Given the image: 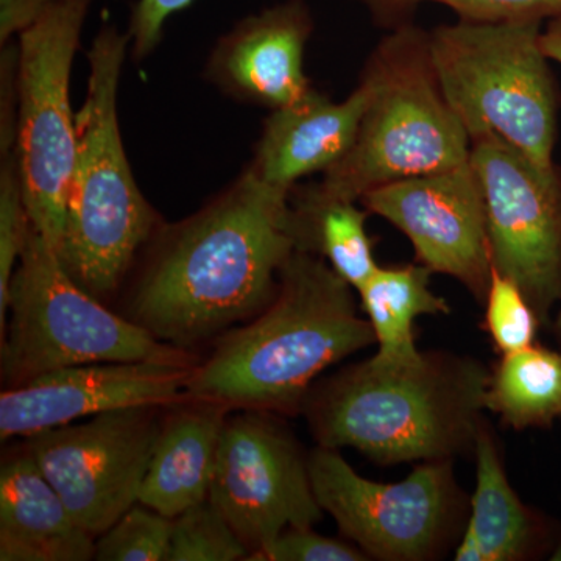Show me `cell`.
Instances as JSON below:
<instances>
[{"label": "cell", "instance_id": "cell-1", "mask_svg": "<svg viewBox=\"0 0 561 561\" xmlns=\"http://www.w3.org/2000/svg\"><path fill=\"white\" fill-rule=\"evenodd\" d=\"M290 192L243 169L197 213L162 221L136 260L127 319L187 350L257 316L297 251Z\"/></svg>", "mask_w": 561, "mask_h": 561}, {"label": "cell", "instance_id": "cell-2", "mask_svg": "<svg viewBox=\"0 0 561 561\" xmlns=\"http://www.w3.org/2000/svg\"><path fill=\"white\" fill-rule=\"evenodd\" d=\"M353 287L316 254L295 251L271 302L220 335L184 397L228 411L302 412L321 373L376 343Z\"/></svg>", "mask_w": 561, "mask_h": 561}, {"label": "cell", "instance_id": "cell-3", "mask_svg": "<svg viewBox=\"0 0 561 561\" xmlns=\"http://www.w3.org/2000/svg\"><path fill=\"white\" fill-rule=\"evenodd\" d=\"M489 379L482 362L449 351L373 356L317 382L302 412L323 448H353L379 465L453 460L474 449Z\"/></svg>", "mask_w": 561, "mask_h": 561}, {"label": "cell", "instance_id": "cell-4", "mask_svg": "<svg viewBox=\"0 0 561 561\" xmlns=\"http://www.w3.org/2000/svg\"><path fill=\"white\" fill-rule=\"evenodd\" d=\"M128 54V33L111 24L88 50L87 99L77 113L76 161L57 250L69 275L102 301L128 278L162 224L136 183L122 140L117 101Z\"/></svg>", "mask_w": 561, "mask_h": 561}, {"label": "cell", "instance_id": "cell-5", "mask_svg": "<svg viewBox=\"0 0 561 561\" xmlns=\"http://www.w3.org/2000/svg\"><path fill=\"white\" fill-rule=\"evenodd\" d=\"M360 77L370 84V101L353 147L319 181L324 191L359 202L383 184L470 161V136L432 65L430 32L394 28L373 49Z\"/></svg>", "mask_w": 561, "mask_h": 561}, {"label": "cell", "instance_id": "cell-6", "mask_svg": "<svg viewBox=\"0 0 561 561\" xmlns=\"http://www.w3.org/2000/svg\"><path fill=\"white\" fill-rule=\"evenodd\" d=\"M545 21L459 20L430 31L432 65L471 140L496 136L556 168L559 91L541 47Z\"/></svg>", "mask_w": 561, "mask_h": 561}, {"label": "cell", "instance_id": "cell-7", "mask_svg": "<svg viewBox=\"0 0 561 561\" xmlns=\"http://www.w3.org/2000/svg\"><path fill=\"white\" fill-rule=\"evenodd\" d=\"M9 312L0 346L7 389L76 365L144 360L192 364L186 350L158 341L84 290L35 228L11 278Z\"/></svg>", "mask_w": 561, "mask_h": 561}, {"label": "cell", "instance_id": "cell-8", "mask_svg": "<svg viewBox=\"0 0 561 561\" xmlns=\"http://www.w3.org/2000/svg\"><path fill=\"white\" fill-rule=\"evenodd\" d=\"M94 0H57L18 36V140L33 228L60 247L77 150L70 72Z\"/></svg>", "mask_w": 561, "mask_h": 561}, {"label": "cell", "instance_id": "cell-9", "mask_svg": "<svg viewBox=\"0 0 561 561\" xmlns=\"http://www.w3.org/2000/svg\"><path fill=\"white\" fill-rule=\"evenodd\" d=\"M309 471L320 507L370 560H435L463 518L453 460L420 461L408 478L383 483L354 471L339 449L319 446Z\"/></svg>", "mask_w": 561, "mask_h": 561}, {"label": "cell", "instance_id": "cell-10", "mask_svg": "<svg viewBox=\"0 0 561 561\" xmlns=\"http://www.w3.org/2000/svg\"><path fill=\"white\" fill-rule=\"evenodd\" d=\"M493 271L518 284L541 324L561 302V169H546L496 136L471 140Z\"/></svg>", "mask_w": 561, "mask_h": 561}, {"label": "cell", "instance_id": "cell-11", "mask_svg": "<svg viewBox=\"0 0 561 561\" xmlns=\"http://www.w3.org/2000/svg\"><path fill=\"white\" fill-rule=\"evenodd\" d=\"M279 415L242 411L225 421L209 500L250 551L249 560L283 531L312 529L323 519L309 456Z\"/></svg>", "mask_w": 561, "mask_h": 561}, {"label": "cell", "instance_id": "cell-12", "mask_svg": "<svg viewBox=\"0 0 561 561\" xmlns=\"http://www.w3.org/2000/svg\"><path fill=\"white\" fill-rule=\"evenodd\" d=\"M158 409H117L27 437L24 448L76 522L94 537L139 502L162 427Z\"/></svg>", "mask_w": 561, "mask_h": 561}, {"label": "cell", "instance_id": "cell-13", "mask_svg": "<svg viewBox=\"0 0 561 561\" xmlns=\"http://www.w3.org/2000/svg\"><path fill=\"white\" fill-rule=\"evenodd\" d=\"M411 241L416 262L485 300L493 262L481 181L471 161L376 187L360 198Z\"/></svg>", "mask_w": 561, "mask_h": 561}, {"label": "cell", "instance_id": "cell-14", "mask_svg": "<svg viewBox=\"0 0 561 561\" xmlns=\"http://www.w3.org/2000/svg\"><path fill=\"white\" fill-rule=\"evenodd\" d=\"M194 364L101 362L46 373L0 394L2 440L31 437L99 413L184 401Z\"/></svg>", "mask_w": 561, "mask_h": 561}, {"label": "cell", "instance_id": "cell-15", "mask_svg": "<svg viewBox=\"0 0 561 561\" xmlns=\"http://www.w3.org/2000/svg\"><path fill=\"white\" fill-rule=\"evenodd\" d=\"M313 20L305 0H286L243 18L210 50L205 79L221 94L271 111L313 90L305 70Z\"/></svg>", "mask_w": 561, "mask_h": 561}, {"label": "cell", "instance_id": "cell-16", "mask_svg": "<svg viewBox=\"0 0 561 561\" xmlns=\"http://www.w3.org/2000/svg\"><path fill=\"white\" fill-rule=\"evenodd\" d=\"M370 94L360 77L345 101H331L313 88L301 101L271 111L247 171L286 191L305 176L330 171L353 147Z\"/></svg>", "mask_w": 561, "mask_h": 561}, {"label": "cell", "instance_id": "cell-17", "mask_svg": "<svg viewBox=\"0 0 561 561\" xmlns=\"http://www.w3.org/2000/svg\"><path fill=\"white\" fill-rule=\"evenodd\" d=\"M94 553V535L76 522L31 453L10 457L0 471V560L87 561Z\"/></svg>", "mask_w": 561, "mask_h": 561}, {"label": "cell", "instance_id": "cell-18", "mask_svg": "<svg viewBox=\"0 0 561 561\" xmlns=\"http://www.w3.org/2000/svg\"><path fill=\"white\" fill-rule=\"evenodd\" d=\"M476 489L457 561H524L553 545L548 523L519 500L502 465L493 432L483 423L474 446Z\"/></svg>", "mask_w": 561, "mask_h": 561}, {"label": "cell", "instance_id": "cell-19", "mask_svg": "<svg viewBox=\"0 0 561 561\" xmlns=\"http://www.w3.org/2000/svg\"><path fill=\"white\" fill-rule=\"evenodd\" d=\"M228 413L227 408L214 402L191 401L162 423L140 486L139 504L175 519L209 496Z\"/></svg>", "mask_w": 561, "mask_h": 561}, {"label": "cell", "instance_id": "cell-20", "mask_svg": "<svg viewBox=\"0 0 561 561\" xmlns=\"http://www.w3.org/2000/svg\"><path fill=\"white\" fill-rule=\"evenodd\" d=\"M368 216L360 202L332 195L320 183L290 192L295 249L327 261L356 291L379 267L367 231Z\"/></svg>", "mask_w": 561, "mask_h": 561}, {"label": "cell", "instance_id": "cell-21", "mask_svg": "<svg viewBox=\"0 0 561 561\" xmlns=\"http://www.w3.org/2000/svg\"><path fill=\"white\" fill-rule=\"evenodd\" d=\"M430 268L416 264L379 265L357 295L375 332V356L402 362L419 356L413 324L423 316H448V301L431 289Z\"/></svg>", "mask_w": 561, "mask_h": 561}, {"label": "cell", "instance_id": "cell-22", "mask_svg": "<svg viewBox=\"0 0 561 561\" xmlns=\"http://www.w3.org/2000/svg\"><path fill=\"white\" fill-rule=\"evenodd\" d=\"M485 411L515 431L551 427L561 420V353L535 345L502 354L490 371Z\"/></svg>", "mask_w": 561, "mask_h": 561}, {"label": "cell", "instance_id": "cell-23", "mask_svg": "<svg viewBox=\"0 0 561 561\" xmlns=\"http://www.w3.org/2000/svg\"><path fill=\"white\" fill-rule=\"evenodd\" d=\"M249 557V549L209 496L173 519L168 561H236Z\"/></svg>", "mask_w": 561, "mask_h": 561}, {"label": "cell", "instance_id": "cell-24", "mask_svg": "<svg viewBox=\"0 0 561 561\" xmlns=\"http://www.w3.org/2000/svg\"><path fill=\"white\" fill-rule=\"evenodd\" d=\"M33 230L16 149L0 157V331L5 330L11 278Z\"/></svg>", "mask_w": 561, "mask_h": 561}, {"label": "cell", "instance_id": "cell-25", "mask_svg": "<svg viewBox=\"0 0 561 561\" xmlns=\"http://www.w3.org/2000/svg\"><path fill=\"white\" fill-rule=\"evenodd\" d=\"M173 519L142 504L133 505L95 542L99 561H168Z\"/></svg>", "mask_w": 561, "mask_h": 561}, {"label": "cell", "instance_id": "cell-26", "mask_svg": "<svg viewBox=\"0 0 561 561\" xmlns=\"http://www.w3.org/2000/svg\"><path fill=\"white\" fill-rule=\"evenodd\" d=\"M483 302V331L501 354L515 353L537 343L541 321L518 284L493 271Z\"/></svg>", "mask_w": 561, "mask_h": 561}, {"label": "cell", "instance_id": "cell-27", "mask_svg": "<svg viewBox=\"0 0 561 561\" xmlns=\"http://www.w3.org/2000/svg\"><path fill=\"white\" fill-rule=\"evenodd\" d=\"M357 2L365 3L379 16L394 13V11H404L423 2L449 7L463 21H549L561 16V0H357Z\"/></svg>", "mask_w": 561, "mask_h": 561}, {"label": "cell", "instance_id": "cell-28", "mask_svg": "<svg viewBox=\"0 0 561 561\" xmlns=\"http://www.w3.org/2000/svg\"><path fill=\"white\" fill-rule=\"evenodd\" d=\"M251 560L264 561H367V553L350 542L323 537L312 529L283 531Z\"/></svg>", "mask_w": 561, "mask_h": 561}, {"label": "cell", "instance_id": "cell-29", "mask_svg": "<svg viewBox=\"0 0 561 561\" xmlns=\"http://www.w3.org/2000/svg\"><path fill=\"white\" fill-rule=\"evenodd\" d=\"M195 0H138L133 5L128 21V38L130 55L135 61L149 58L160 46L165 22L173 14L190 9Z\"/></svg>", "mask_w": 561, "mask_h": 561}, {"label": "cell", "instance_id": "cell-30", "mask_svg": "<svg viewBox=\"0 0 561 561\" xmlns=\"http://www.w3.org/2000/svg\"><path fill=\"white\" fill-rule=\"evenodd\" d=\"M57 0H0V44L31 28Z\"/></svg>", "mask_w": 561, "mask_h": 561}, {"label": "cell", "instance_id": "cell-31", "mask_svg": "<svg viewBox=\"0 0 561 561\" xmlns=\"http://www.w3.org/2000/svg\"><path fill=\"white\" fill-rule=\"evenodd\" d=\"M541 47L549 60L561 66V16L549 20L542 27Z\"/></svg>", "mask_w": 561, "mask_h": 561}, {"label": "cell", "instance_id": "cell-32", "mask_svg": "<svg viewBox=\"0 0 561 561\" xmlns=\"http://www.w3.org/2000/svg\"><path fill=\"white\" fill-rule=\"evenodd\" d=\"M559 312H557L556 323H553V331H556L557 343H559V351L561 353V302Z\"/></svg>", "mask_w": 561, "mask_h": 561}, {"label": "cell", "instance_id": "cell-33", "mask_svg": "<svg viewBox=\"0 0 561 561\" xmlns=\"http://www.w3.org/2000/svg\"><path fill=\"white\" fill-rule=\"evenodd\" d=\"M551 560H561V537L559 538V540L553 542Z\"/></svg>", "mask_w": 561, "mask_h": 561}]
</instances>
